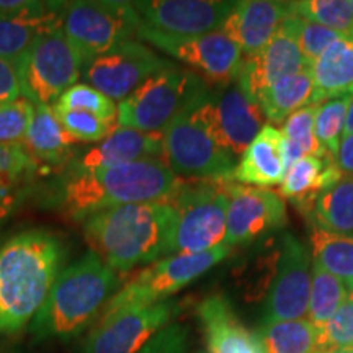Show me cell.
<instances>
[{"label":"cell","mask_w":353,"mask_h":353,"mask_svg":"<svg viewBox=\"0 0 353 353\" xmlns=\"http://www.w3.org/2000/svg\"><path fill=\"white\" fill-rule=\"evenodd\" d=\"M65 260L63 237L46 229L19 232L0 245V337L30 327Z\"/></svg>","instance_id":"6da1fadb"},{"label":"cell","mask_w":353,"mask_h":353,"mask_svg":"<svg viewBox=\"0 0 353 353\" xmlns=\"http://www.w3.org/2000/svg\"><path fill=\"white\" fill-rule=\"evenodd\" d=\"M175 211L169 203L125 205L83 219V239L120 275L170 257Z\"/></svg>","instance_id":"7a4b0ae2"},{"label":"cell","mask_w":353,"mask_h":353,"mask_svg":"<svg viewBox=\"0 0 353 353\" xmlns=\"http://www.w3.org/2000/svg\"><path fill=\"white\" fill-rule=\"evenodd\" d=\"M182 183L183 180L165 162L156 159L107 169L65 172L57 190V205L70 218L83 221L117 206L170 203Z\"/></svg>","instance_id":"3957f363"},{"label":"cell","mask_w":353,"mask_h":353,"mask_svg":"<svg viewBox=\"0 0 353 353\" xmlns=\"http://www.w3.org/2000/svg\"><path fill=\"white\" fill-rule=\"evenodd\" d=\"M121 286V275L99 255L68 265L30 324L34 342H70L92 327Z\"/></svg>","instance_id":"277c9868"},{"label":"cell","mask_w":353,"mask_h":353,"mask_svg":"<svg viewBox=\"0 0 353 353\" xmlns=\"http://www.w3.org/2000/svg\"><path fill=\"white\" fill-rule=\"evenodd\" d=\"M162 145L165 165L179 179L188 182H234L236 156L224 148L216 134L210 99L179 114L162 131Z\"/></svg>","instance_id":"5b68a950"},{"label":"cell","mask_w":353,"mask_h":353,"mask_svg":"<svg viewBox=\"0 0 353 353\" xmlns=\"http://www.w3.org/2000/svg\"><path fill=\"white\" fill-rule=\"evenodd\" d=\"M210 85L182 68L162 70L118 103L117 125L143 132H162L179 114L210 99Z\"/></svg>","instance_id":"8992f818"},{"label":"cell","mask_w":353,"mask_h":353,"mask_svg":"<svg viewBox=\"0 0 353 353\" xmlns=\"http://www.w3.org/2000/svg\"><path fill=\"white\" fill-rule=\"evenodd\" d=\"M63 32L81 54L83 65L134 39L141 19L132 2L79 0L61 8Z\"/></svg>","instance_id":"52a82bcc"},{"label":"cell","mask_w":353,"mask_h":353,"mask_svg":"<svg viewBox=\"0 0 353 353\" xmlns=\"http://www.w3.org/2000/svg\"><path fill=\"white\" fill-rule=\"evenodd\" d=\"M228 203V182L183 180L169 203L175 211L172 255L200 254L223 244Z\"/></svg>","instance_id":"ba28073f"},{"label":"cell","mask_w":353,"mask_h":353,"mask_svg":"<svg viewBox=\"0 0 353 353\" xmlns=\"http://www.w3.org/2000/svg\"><path fill=\"white\" fill-rule=\"evenodd\" d=\"M20 90L33 105H51L82 77L83 61L59 28L44 32L19 61Z\"/></svg>","instance_id":"9c48e42d"},{"label":"cell","mask_w":353,"mask_h":353,"mask_svg":"<svg viewBox=\"0 0 353 353\" xmlns=\"http://www.w3.org/2000/svg\"><path fill=\"white\" fill-rule=\"evenodd\" d=\"M231 254V247L221 244L200 254H179L157 260L136 272L110 299L103 312L134 306H151L167 301L172 294L198 280Z\"/></svg>","instance_id":"30bf717a"},{"label":"cell","mask_w":353,"mask_h":353,"mask_svg":"<svg viewBox=\"0 0 353 353\" xmlns=\"http://www.w3.org/2000/svg\"><path fill=\"white\" fill-rule=\"evenodd\" d=\"M182 304L175 299L101 312L87 330L79 353H138L159 330L179 316Z\"/></svg>","instance_id":"8fae6325"},{"label":"cell","mask_w":353,"mask_h":353,"mask_svg":"<svg viewBox=\"0 0 353 353\" xmlns=\"http://www.w3.org/2000/svg\"><path fill=\"white\" fill-rule=\"evenodd\" d=\"M136 38L179 59L180 63L188 64L208 85L213 83L226 87L236 81L239 74L242 51L223 32L201 37H170L141 26Z\"/></svg>","instance_id":"7c38bea8"},{"label":"cell","mask_w":353,"mask_h":353,"mask_svg":"<svg viewBox=\"0 0 353 353\" xmlns=\"http://www.w3.org/2000/svg\"><path fill=\"white\" fill-rule=\"evenodd\" d=\"M174 63L157 54L152 48L130 39L107 54L83 65L82 77L113 101H123L149 79L174 68Z\"/></svg>","instance_id":"4fadbf2b"},{"label":"cell","mask_w":353,"mask_h":353,"mask_svg":"<svg viewBox=\"0 0 353 353\" xmlns=\"http://www.w3.org/2000/svg\"><path fill=\"white\" fill-rule=\"evenodd\" d=\"M311 255L293 234L283 237L278 268L267 293L262 324L298 321L307 316L311 293Z\"/></svg>","instance_id":"5bb4252c"},{"label":"cell","mask_w":353,"mask_h":353,"mask_svg":"<svg viewBox=\"0 0 353 353\" xmlns=\"http://www.w3.org/2000/svg\"><path fill=\"white\" fill-rule=\"evenodd\" d=\"M141 26L170 37H201L221 32L236 2L221 0H148L132 2Z\"/></svg>","instance_id":"9a60e30c"},{"label":"cell","mask_w":353,"mask_h":353,"mask_svg":"<svg viewBox=\"0 0 353 353\" xmlns=\"http://www.w3.org/2000/svg\"><path fill=\"white\" fill-rule=\"evenodd\" d=\"M228 221L224 244L254 242L286 224V203L267 188L228 182Z\"/></svg>","instance_id":"2e32d148"},{"label":"cell","mask_w":353,"mask_h":353,"mask_svg":"<svg viewBox=\"0 0 353 353\" xmlns=\"http://www.w3.org/2000/svg\"><path fill=\"white\" fill-rule=\"evenodd\" d=\"M306 68L311 65L306 63L299 50L298 15L291 10L275 37L262 51L242 56L237 82L247 94L259 101V97L273 83Z\"/></svg>","instance_id":"e0dca14e"},{"label":"cell","mask_w":353,"mask_h":353,"mask_svg":"<svg viewBox=\"0 0 353 353\" xmlns=\"http://www.w3.org/2000/svg\"><path fill=\"white\" fill-rule=\"evenodd\" d=\"M211 121L216 134L232 156H242L265 126L262 107L237 79L210 97Z\"/></svg>","instance_id":"ac0fdd59"},{"label":"cell","mask_w":353,"mask_h":353,"mask_svg":"<svg viewBox=\"0 0 353 353\" xmlns=\"http://www.w3.org/2000/svg\"><path fill=\"white\" fill-rule=\"evenodd\" d=\"M149 159L164 162L162 132H143L117 125L103 141L74 159L68 172L107 169Z\"/></svg>","instance_id":"d6986e66"},{"label":"cell","mask_w":353,"mask_h":353,"mask_svg":"<svg viewBox=\"0 0 353 353\" xmlns=\"http://www.w3.org/2000/svg\"><path fill=\"white\" fill-rule=\"evenodd\" d=\"M290 12V2H272V0L236 2V7L229 13L221 32L241 48L242 56L255 54L270 43Z\"/></svg>","instance_id":"ffe728a7"},{"label":"cell","mask_w":353,"mask_h":353,"mask_svg":"<svg viewBox=\"0 0 353 353\" xmlns=\"http://www.w3.org/2000/svg\"><path fill=\"white\" fill-rule=\"evenodd\" d=\"M196 312L205 353H265L257 334L245 327L224 294H211Z\"/></svg>","instance_id":"44dd1931"},{"label":"cell","mask_w":353,"mask_h":353,"mask_svg":"<svg viewBox=\"0 0 353 353\" xmlns=\"http://www.w3.org/2000/svg\"><path fill=\"white\" fill-rule=\"evenodd\" d=\"M342 172L329 156H307L285 172L278 195L309 219L321 193L334 187L342 179Z\"/></svg>","instance_id":"7402d4cb"},{"label":"cell","mask_w":353,"mask_h":353,"mask_svg":"<svg viewBox=\"0 0 353 353\" xmlns=\"http://www.w3.org/2000/svg\"><path fill=\"white\" fill-rule=\"evenodd\" d=\"M64 2H44L37 10L0 15V59L17 64L44 32L63 26Z\"/></svg>","instance_id":"603a6c76"},{"label":"cell","mask_w":353,"mask_h":353,"mask_svg":"<svg viewBox=\"0 0 353 353\" xmlns=\"http://www.w3.org/2000/svg\"><path fill=\"white\" fill-rule=\"evenodd\" d=\"M312 97L309 105L353 95V38L341 37L311 65Z\"/></svg>","instance_id":"cb8c5ba5"},{"label":"cell","mask_w":353,"mask_h":353,"mask_svg":"<svg viewBox=\"0 0 353 353\" xmlns=\"http://www.w3.org/2000/svg\"><path fill=\"white\" fill-rule=\"evenodd\" d=\"M283 176L281 132L275 126L265 125L241 156L239 164L234 170V182L267 188L283 182Z\"/></svg>","instance_id":"d4e9b609"},{"label":"cell","mask_w":353,"mask_h":353,"mask_svg":"<svg viewBox=\"0 0 353 353\" xmlns=\"http://www.w3.org/2000/svg\"><path fill=\"white\" fill-rule=\"evenodd\" d=\"M23 143L41 165L61 167L77 157L76 143L57 121L51 105H34Z\"/></svg>","instance_id":"484cf974"},{"label":"cell","mask_w":353,"mask_h":353,"mask_svg":"<svg viewBox=\"0 0 353 353\" xmlns=\"http://www.w3.org/2000/svg\"><path fill=\"white\" fill-rule=\"evenodd\" d=\"M312 97L311 68L291 74L273 83L259 97L265 120L270 125L285 123L294 112L307 107Z\"/></svg>","instance_id":"4316f807"},{"label":"cell","mask_w":353,"mask_h":353,"mask_svg":"<svg viewBox=\"0 0 353 353\" xmlns=\"http://www.w3.org/2000/svg\"><path fill=\"white\" fill-rule=\"evenodd\" d=\"M312 260L332 273L353 293V232H330L309 223Z\"/></svg>","instance_id":"83f0119b"},{"label":"cell","mask_w":353,"mask_h":353,"mask_svg":"<svg viewBox=\"0 0 353 353\" xmlns=\"http://www.w3.org/2000/svg\"><path fill=\"white\" fill-rule=\"evenodd\" d=\"M265 353H317L319 329L307 319L276 321L255 330Z\"/></svg>","instance_id":"f1b7e54d"},{"label":"cell","mask_w":353,"mask_h":353,"mask_svg":"<svg viewBox=\"0 0 353 353\" xmlns=\"http://www.w3.org/2000/svg\"><path fill=\"white\" fill-rule=\"evenodd\" d=\"M309 223L330 232H353V176L343 175L321 193Z\"/></svg>","instance_id":"f546056e"},{"label":"cell","mask_w":353,"mask_h":353,"mask_svg":"<svg viewBox=\"0 0 353 353\" xmlns=\"http://www.w3.org/2000/svg\"><path fill=\"white\" fill-rule=\"evenodd\" d=\"M348 290L332 273L312 260L311 265V293H309L307 321L317 329L324 327L337 309L347 301Z\"/></svg>","instance_id":"4dcf8cb0"},{"label":"cell","mask_w":353,"mask_h":353,"mask_svg":"<svg viewBox=\"0 0 353 353\" xmlns=\"http://www.w3.org/2000/svg\"><path fill=\"white\" fill-rule=\"evenodd\" d=\"M291 10L342 37L353 38V6L350 0H303L290 2Z\"/></svg>","instance_id":"1f68e13d"},{"label":"cell","mask_w":353,"mask_h":353,"mask_svg":"<svg viewBox=\"0 0 353 353\" xmlns=\"http://www.w3.org/2000/svg\"><path fill=\"white\" fill-rule=\"evenodd\" d=\"M51 107L56 110H72V112L90 113L100 118V120L110 123V125H117V103L85 82H77L76 85L65 90Z\"/></svg>","instance_id":"d6a6232c"},{"label":"cell","mask_w":353,"mask_h":353,"mask_svg":"<svg viewBox=\"0 0 353 353\" xmlns=\"http://www.w3.org/2000/svg\"><path fill=\"white\" fill-rule=\"evenodd\" d=\"M353 97V95H352ZM352 97H341L321 103L319 112L316 117L314 134L322 148L335 161L341 138H343V128H345L347 110Z\"/></svg>","instance_id":"836d02e7"},{"label":"cell","mask_w":353,"mask_h":353,"mask_svg":"<svg viewBox=\"0 0 353 353\" xmlns=\"http://www.w3.org/2000/svg\"><path fill=\"white\" fill-rule=\"evenodd\" d=\"M41 164L28 151L23 141L20 143H0V174L19 190L39 175Z\"/></svg>","instance_id":"e575fe53"},{"label":"cell","mask_w":353,"mask_h":353,"mask_svg":"<svg viewBox=\"0 0 353 353\" xmlns=\"http://www.w3.org/2000/svg\"><path fill=\"white\" fill-rule=\"evenodd\" d=\"M54 110V114L61 126L79 144H90L103 141L117 125L100 120L90 113L72 112V110Z\"/></svg>","instance_id":"d590c367"},{"label":"cell","mask_w":353,"mask_h":353,"mask_svg":"<svg viewBox=\"0 0 353 353\" xmlns=\"http://www.w3.org/2000/svg\"><path fill=\"white\" fill-rule=\"evenodd\" d=\"M353 348V298L337 309L327 324L319 330V350L330 353L334 350H352Z\"/></svg>","instance_id":"8d00e7d4"},{"label":"cell","mask_w":353,"mask_h":353,"mask_svg":"<svg viewBox=\"0 0 353 353\" xmlns=\"http://www.w3.org/2000/svg\"><path fill=\"white\" fill-rule=\"evenodd\" d=\"M34 105L20 99L0 103V143H20L25 139L32 123Z\"/></svg>","instance_id":"74e56055"},{"label":"cell","mask_w":353,"mask_h":353,"mask_svg":"<svg viewBox=\"0 0 353 353\" xmlns=\"http://www.w3.org/2000/svg\"><path fill=\"white\" fill-rule=\"evenodd\" d=\"M341 37L342 34L335 33L325 26L312 23V21L298 17V44L309 65L314 64L317 57Z\"/></svg>","instance_id":"f35d334b"},{"label":"cell","mask_w":353,"mask_h":353,"mask_svg":"<svg viewBox=\"0 0 353 353\" xmlns=\"http://www.w3.org/2000/svg\"><path fill=\"white\" fill-rule=\"evenodd\" d=\"M190 329L180 322H170L161 329L138 353H187Z\"/></svg>","instance_id":"ab89813d"},{"label":"cell","mask_w":353,"mask_h":353,"mask_svg":"<svg viewBox=\"0 0 353 353\" xmlns=\"http://www.w3.org/2000/svg\"><path fill=\"white\" fill-rule=\"evenodd\" d=\"M321 105H307L288 117L281 128V138L288 141H303L314 138L316 117Z\"/></svg>","instance_id":"60d3db41"},{"label":"cell","mask_w":353,"mask_h":353,"mask_svg":"<svg viewBox=\"0 0 353 353\" xmlns=\"http://www.w3.org/2000/svg\"><path fill=\"white\" fill-rule=\"evenodd\" d=\"M21 97L17 65L0 59V103H7Z\"/></svg>","instance_id":"b9f144b4"},{"label":"cell","mask_w":353,"mask_h":353,"mask_svg":"<svg viewBox=\"0 0 353 353\" xmlns=\"http://www.w3.org/2000/svg\"><path fill=\"white\" fill-rule=\"evenodd\" d=\"M335 164L342 172V175L353 176V134L342 138L337 156H335Z\"/></svg>","instance_id":"7bdbcfd3"},{"label":"cell","mask_w":353,"mask_h":353,"mask_svg":"<svg viewBox=\"0 0 353 353\" xmlns=\"http://www.w3.org/2000/svg\"><path fill=\"white\" fill-rule=\"evenodd\" d=\"M17 192L19 190L13 188L10 183H7L2 174H0V219L6 218L12 211L17 201Z\"/></svg>","instance_id":"ee69618b"},{"label":"cell","mask_w":353,"mask_h":353,"mask_svg":"<svg viewBox=\"0 0 353 353\" xmlns=\"http://www.w3.org/2000/svg\"><path fill=\"white\" fill-rule=\"evenodd\" d=\"M353 134V97L348 103V110H347V120H345V128H343V136Z\"/></svg>","instance_id":"f6af8a7d"},{"label":"cell","mask_w":353,"mask_h":353,"mask_svg":"<svg viewBox=\"0 0 353 353\" xmlns=\"http://www.w3.org/2000/svg\"><path fill=\"white\" fill-rule=\"evenodd\" d=\"M0 353H21L20 350H2Z\"/></svg>","instance_id":"bcb514c9"},{"label":"cell","mask_w":353,"mask_h":353,"mask_svg":"<svg viewBox=\"0 0 353 353\" xmlns=\"http://www.w3.org/2000/svg\"><path fill=\"white\" fill-rule=\"evenodd\" d=\"M330 353H352L350 350H334V352H330Z\"/></svg>","instance_id":"7dc6e473"},{"label":"cell","mask_w":353,"mask_h":353,"mask_svg":"<svg viewBox=\"0 0 353 353\" xmlns=\"http://www.w3.org/2000/svg\"><path fill=\"white\" fill-rule=\"evenodd\" d=\"M348 296H352V298H353V293H350V294H348Z\"/></svg>","instance_id":"c3c4849f"},{"label":"cell","mask_w":353,"mask_h":353,"mask_svg":"<svg viewBox=\"0 0 353 353\" xmlns=\"http://www.w3.org/2000/svg\"><path fill=\"white\" fill-rule=\"evenodd\" d=\"M196 353H205V352H196Z\"/></svg>","instance_id":"681fc988"},{"label":"cell","mask_w":353,"mask_h":353,"mask_svg":"<svg viewBox=\"0 0 353 353\" xmlns=\"http://www.w3.org/2000/svg\"><path fill=\"white\" fill-rule=\"evenodd\" d=\"M350 352H352V353H353V348H352V350H350Z\"/></svg>","instance_id":"f907efd6"},{"label":"cell","mask_w":353,"mask_h":353,"mask_svg":"<svg viewBox=\"0 0 353 353\" xmlns=\"http://www.w3.org/2000/svg\"><path fill=\"white\" fill-rule=\"evenodd\" d=\"M352 6H353V2H352Z\"/></svg>","instance_id":"816d5d0a"}]
</instances>
